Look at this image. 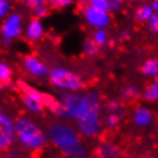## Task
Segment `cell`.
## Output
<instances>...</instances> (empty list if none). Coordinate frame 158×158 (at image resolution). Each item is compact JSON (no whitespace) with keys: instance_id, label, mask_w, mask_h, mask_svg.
I'll return each instance as SVG.
<instances>
[{"instance_id":"6da1fadb","label":"cell","mask_w":158,"mask_h":158,"mask_svg":"<svg viewBox=\"0 0 158 158\" xmlns=\"http://www.w3.org/2000/svg\"><path fill=\"white\" fill-rule=\"evenodd\" d=\"M48 141L67 158H88V150L76 127L64 122L49 124L46 132Z\"/></svg>"},{"instance_id":"7a4b0ae2","label":"cell","mask_w":158,"mask_h":158,"mask_svg":"<svg viewBox=\"0 0 158 158\" xmlns=\"http://www.w3.org/2000/svg\"><path fill=\"white\" fill-rule=\"evenodd\" d=\"M85 95L88 100L89 106L86 114L77 122H75V126L80 136L85 139H94L98 138L103 130V122L101 118L103 103L98 92L87 91L85 92Z\"/></svg>"},{"instance_id":"3957f363","label":"cell","mask_w":158,"mask_h":158,"mask_svg":"<svg viewBox=\"0 0 158 158\" xmlns=\"http://www.w3.org/2000/svg\"><path fill=\"white\" fill-rule=\"evenodd\" d=\"M15 139L24 149L30 151H39L47 144V135L40 126L30 117L21 116L14 120Z\"/></svg>"},{"instance_id":"277c9868","label":"cell","mask_w":158,"mask_h":158,"mask_svg":"<svg viewBox=\"0 0 158 158\" xmlns=\"http://www.w3.org/2000/svg\"><path fill=\"white\" fill-rule=\"evenodd\" d=\"M59 101L61 103L60 118L71 122H77L81 118L89 106L85 93L81 92H62Z\"/></svg>"},{"instance_id":"5b68a950","label":"cell","mask_w":158,"mask_h":158,"mask_svg":"<svg viewBox=\"0 0 158 158\" xmlns=\"http://www.w3.org/2000/svg\"><path fill=\"white\" fill-rule=\"evenodd\" d=\"M47 78L49 83L61 92H81L85 88V81L81 76L68 68H51Z\"/></svg>"},{"instance_id":"8992f818","label":"cell","mask_w":158,"mask_h":158,"mask_svg":"<svg viewBox=\"0 0 158 158\" xmlns=\"http://www.w3.org/2000/svg\"><path fill=\"white\" fill-rule=\"evenodd\" d=\"M16 87L21 94L22 104L29 112L37 115V114L43 112L46 109L44 93H40L37 88H35L30 84L25 83L21 79L16 81Z\"/></svg>"},{"instance_id":"52a82bcc","label":"cell","mask_w":158,"mask_h":158,"mask_svg":"<svg viewBox=\"0 0 158 158\" xmlns=\"http://www.w3.org/2000/svg\"><path fill=\"white\" fill-rule=\"evenodd\" d=\"M83 16L85 22L94 29H106L111 22L110 13L94 5H86L84 7Z\"/></svg>"},{"instance_id":"ba28073f","label":"cell","mask_w":158,"mask_h":158,"mask_svg":"<svg viewBox=\"0 0 158 158\" xmlns=\"http://www.w3.org/2000/svg\"><path fill=\"white\" fill-rule=\"evenodd\" d=\"M24 23L23 17L20 13H10L9 15L2 20L1 27H0V33L4 39L14 40L23 33Z\"/></svg>"},{"instance_id":"9c48e42d","label":"cell","mask_w":158,"mask_h":158,"mask_svg":"<svg viewBox=\"0 0 158 158\" xmlns=\"http://www.w3.org/2000/svg\"><path fill=\"white\" fill-rule=\"evenodd\" d=\"M15 140V125L9 116L0 107V151L12 146Z\"/></svg>"},{"instance_id":"30bf717a","label":"cell","mask_w":158,"mask_h":158,"mask_svg":"<svg viewBox=\"0 0 158 158\" xmlns=\"http://www.w3.org/2000/svg\"><path fill=\"white\" fill-rule=\"evenodd\" d=\"M22 67H23L24 71L32 78L44 79L48 77L49 69H48L47 64L36 55L25 56L22 61Z\"/></svg>"},{"instance_id":"8fae6325","label":"cell","mask_w":158,"mask_h":158,"mask_svg":"<svg viewBox=\"0 0 158 158\" xmlns=\"http://www.w3.org/2000/svg\"><path fill=\"white\" fill-rule=\"evenodd\" d=\"M23 33L24 37L29 41H31V43L39 41L45 36V25H44L43 21L32 17L24 27Z\"/></svg>"},{"instance_id":"7c38bea8","label":"cell","mask_w":158,"mask_h":158,"mask_svg":"<svg viewBox=\"0 0 158 158\" xmlns=\"http://www.w3.org/2000/svg\"><path fill=\"white\" fill-rule=\"evenodd\" d=\"M152 118H154L152 111L144 106H138L132 112V122L139 128L149 126L152 122Z\"/></svg>"},{"instance_id":"4fadbf2b","label":"cell","mask_w":158,"mask_h":158,"mask_svg":"<svg viewBox=\"0 0 158 158\" xmlns=\"http://www.w3.org/2000/svg\"><path fill=\"white\" fill-rule=\"evenodd\" d=\"M122 154V148L117 143L111 141L101 142L95 149L96 158H120Z\"/></svg>"},{"instance_id":"5bb4252c","label":"cell","mask_w":158,"mask_h":158,"mask_svg":"<svg viewBox=\"0 0 158 158\" xmlns=\"http://www.w3.org/2000/svg\"><path fill=\"white\" fill-rule=\"evenodd\" d=\"M103 108H104V111H106V115L107 114H114V115L120 116L122 118H124L125 115H126V107H125V104H124L122 100H108L107 102L103 104Z\"/></svg>"},{"instance_id":"9a60e30c","label":"cell","mask_w":158,"mask_h":158,"mask_svg":"<svg viewBox=\"0 0 158 158\" xmlns=\"http://www.w3.org/2000/svg\"><path fill=\"white\" fill-rule=\"evenodd\" d=\"M141 73L147 78H158V59L150 57L147 59L141 65Z\"/></svg>"},{"instance_id":"2e32d148","label":"cell","mask_w":158,"mask_h":158,"mask_svg":"<svg viewBox=\"0 0 158 158\" xmlns=\"http://www.w3.org/2000/svg\"><path fill=\"white\" fill-rule=\"evenodd\" d=\"M154 10L151 8L150 5L148 4H141L138 5V7L134 12V17L138 22H141V23H147L148 20L150 19L152 14H154Z\"/></svg>"},{"instance_id":"e0dca14e","label":"cell","mask_w":158,"mask_h":158,"mask_svg":"<svg viewBox=\"0 0 158 158\" xmlns=\"http://www.w3.org/2000/svg\"><path fill=\"white\" fill-rule=\"evenodd\" d=\"M141 96L147 102H158V79H155L143 89Z\"/></svg>"},{"instance_id":"ac0fdd59","label":"cell","mask_w":158,"mask_h":158,"mask_svg":"<svg viewBox=\"0 0 158 158\" xmlns=\"http://www.w3.org/2000/svg\"><path fill=\"white\" fill-rule=\"evenodd\" d=\"M140 95V91H139L138 86H135L133 84L126 85L122 88L120 91V98H122L123 102H131L134 101L135 99H138Z\"/></svg>"},{"instance_id":"d6986e66","label":"cell","mask_w":158,"mask_h":158,"mask_svg":"<svg viewBox=\"0 0 158 158\" xmlns=\"http://www.w3.org/2000/svg\"><path fill=\"white\" fill-rule=\"evenodd\" d=\"M92 40L100 48L106 47L109 43V33L106 29H94V31L92 33Z\"/></svg>"},{"instance_id":"ffe728a7","label":"cell","mask_w":158,"mask_h":158,"mask_svg":"<svg viewBox=\"0 0 158 158\" xmlns=\"http://www.w3.org/2000/svg\"><path fill=\"white\" fill-rule=\"evenodd\" d=\"M123 118L120 116L114 115V114H107L106 118L103 120V127H106L108 130H115L119 126Z\"/></svg>"},{"instance_id":"44dd1931","label":"cell","mask_w":158,"mask_h":158,"mask_svg":"<svg viewBox=\"0 0 158 158\" xmlns=\"http://www.w3.org/2000/svg\"><path fill=\"white\" fill-rule=\"evenodd\" d=\"M13 70L6 62L0 61V81L12 84Z\"/></svg>"},{"instance_id":"7402d4cb","label":"cell","mask_w":158,"mask_h":158,"mask_svg":"<svg viewBox=\"0 0 158 158\" xmlns=\"http://www.w3.org/2000/svg\"><path fill=\"white\" fill-rule=\"evenodd\" d=\"M83 52L87 56H95L99 54L100 47L92 40V38H88L85 40V43L83 45Z\"/></svg>"},{"instance_id":"603a6c76","label":"cell","mask_w":158,"mask_h":158,"mask_svg":"<svg viewBox=\"0 0 158 158\" xmlns=\"http://www.w3.org/2000/svg\"><path fill=\"white\" fill-rule=\"evenodd\" d=\"M31 13L35 19L41 20V19H44V17H46L48 15V6L47 5H40V6L33 7L31 8Z\"/></svg>"},{"instance_id":"cb8c5ba5","label":"cell","mask_w":158,"mask_h":158,"mask_svg":"<svg viewBox=\"0 0 158 158\" xmlns=\"http://www.w3.org/2000/svg\"><path fill=\"white\" fill-rule=\"evenodd\" d=\"M12 2L9 0H0V20H5L12 13Z\"/></svg>"},{"instance_id":"d4e9b609","label":"cell","mask_w":158,"mask_h":158,"mask_svg":"<svg viewBox=\"0 0 158 158\" xmlns=\"http://www.w3.org/2000/svg\"><path fill=\"white\" fill-rule=\"evenodd\" d=\"M107 4V10L109 13H117L123 8L124 0H106Z\"/></svg>"},{"instance_id":"484cf974","label":"cell","mask_w":158,"mask_h":158,"mask_svg":"<svg viewBox=\"0 0 158 158\" xmlns=\"http://www.w3.org/2000/svg\"><path fill=\"white\" fill-rule=\"evenodd\" d=\"M147 28L151 33H158V13H154L152 16L147 22Z\"/></svg>"},{"instance_id":"4316f807","label":"cell","mask_w":158,"mask_h":158,"mask_svg":"<svg viewBox=\"0 0 158 158\" xmlns=\"http://www.w3.org/2000/svg\"><path fill=\"white\" fill-rule=\"evenodd\" d=\"M75 0H48L49 6L53 8H65L71 6Z\"/></svg>"},{"instance_id":"83f0119b","label":"cell","mask_w":158,"mask_h":158,"mask_svg":"<svg viewBox=\"0 0 158 158\" xmlns=\"http://www.w3.org/2000/svg\"><path fill=\"white\" fill-rule=\"evenodd\" d=\"M24 2H25V5L31 9V8L40 6V5H47L48 0H24Z\"/></svg>"},{"instance_id":"f1b7e54d","label":"cell","mask_w":158,"mask_h":158,"mask_svg":"<svg viewBox=\"0 0 158 158\" xmlns=\"http://www.w3.org/2000/svg\"><path fill=\"white\" fill-rule=\"evenodd\" d=\"M85 1H86V5H94V6H99V7L107 9L106 0H85Z\"/></svg>"},{"instance_id":"f546056e","label":"cell","mask_w":158,"mask_h":158,"mask_svg":"<svg viewBox=\"0 0 158 158\" xmlns=\"http://www.w3.org/2000/svg\"><path fill=\"white\" fill-rule=\"evenodd\" d=\"M130 38V32L127 31V30H123V31L119 32V35H118V39L119 40H127Z\"/></svg>"},{"instance_id":"4dcf8cb0","label":"cell","mask_w":158,"mask_h":158,"mask_svg":"<svg viewBox=\"0 0 158 158\" xmlns=\"http://www.w3.org/2000/svg\"><path fill=\"white\" fill-rule=\"evenodd\" d=\"M151 8H152V10L155 13H158V0H152L150 4Z\"/></svg>"},{"instance_id":"1f68e13d","label":"cell","mask_w":158,"mask_h":158,"mask_svg":"<svg viewBox=\"0 0 158 158\" xmlns=\"http://www.w3.org/2000/svg\"><path fill=\"white\" fill-rule=\"evenodd\" d=\"M5 158H21V157L17 152H14V151H13V152H8V154L5 156Z\"/></svg>"},{"instance_id":"d6a6232c","label":"cell","mask_w":158,"mask_h":158,"mask_svg":"<svg viewBox=\"0 0 158 158\" xmlns=\"http://www.w3.org/2000/svg\"><path fill=\"white\" fill-rule=\"evenodd\" d=\"M10 86V84L8 83H2V81H0V92L5 91L6 88H8V87Z\"/></svg>"},{"instance_id":"836d02e7","label":"cell","mask_w":158,"mask_h":158,"mask_svg":"<svg viewBox=\"0 0 158 158\" xmlns=\"http://www.w3.org/2000/svg\"><path fill=\"white\" fill-rule=\"evenodd\" d=\"M133 2H135V4H138V5H141L144 2V0H132Z\"/></svg>"},{"instance_id":"e575fe53","label":"cell","mask_w":158,"mask_h":158,"mask_svg":"<svg viewBox=\"0 0 158 158\" xmlns=\"http://www.w3.org/2000/svg\"><path fill=\"white\" fill-rule=\"evenodd\" d=\"M157 79H158V78H157Z\"/></svg>"}]
</instances>
